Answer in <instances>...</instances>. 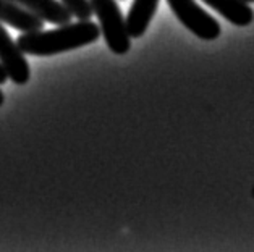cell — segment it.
Segmentation results:
<instances>
[{
  "mask_svg": "<svg viewBox=\"0 0 254 252\" xmlns=\"http://www.w3.org/2000/svg\"><path fill=\"white\" fill-rule=\"evenodd\" d=\"M99 38H101V28L96 23L91 20H79L78 23H66L51 31L39 29L23 33L16 39V44L24 55L51 57L89 46Z\"/></svg>",
  "mask_w": 254,
  "mask_h": 252,
  "instance_id": "obj_1",
  "label": "cell"
},
{
  "mask_svg": "<svg viewBox=\"0 0 254 252\" xmlns=\"http://www.w3.org/2000/svg\"><path fill=\"white\" fill-rule=\"evenodd\" d=\"M92 13L99 18L101 34L109 49L117 55H125L131 47V38L128 34L127 21L115 0H89Z\"/></svg>",
  "mask_w": 254,
  "mask_h": 252,
  "instance_id": "obj_2",
  "label": "cell"
},
{
  "mask_svg": "<svg viewBox=\"0 0 254 252\" xmlns=\"http://www.w3.org/2000/svg\"><path fill=\"white\" fill-rule=\"evenodd\" d=\"M169 7L188 31L202 41H214L220 36V24L214 16L196 3V0H167Z\"/></svg>",
  "mask_w": 254,
  "mask_h": 252,
  "instance_id": "obj_3",
  "label": "cell"
},
{
  "mask_svg": "<svg viewBox=\"0 0 254 252\" xmlns=\"http://www.w3.org/2000/svg\"><path fill=\"white\" fill-rule=\"evenodd\" d=\"M0 65L7 73L10 81L23 86L29 81V63L16 42L11 39L8 31L0 23Z\"/></svg>",
  "mask_w": 254,
  "mask_h": 252,
  "instance_id": "obj_4",
  "label": "cell"
},
{
  "mask_svg": "<svg viewBox=\"0 0 254 252\" xmlns=\"http://www.w3.org/2000/svg\"><path fill=\"white\" fill-rule=\"evenodd\" d=\"M0 23L15 28L21 33H31V31L44 29V21L31 11L24 10L11 0H0Z\"/></svg>",
  "mask_w": 254,
  "mask_h": 252,
  "instance_id": "obj_5",
  "label": "cell"
},
{
  "mask_svg": "<svg viewBox=\"0 0 254 252\" xmlns=\"http://www.w3.org/2000/svg\"><path fill=\"white\" fill-rule=\"evenodd\" d=\"M11 2L21 5L24 10L39 16L42 21L59 24V26L70 23L73 18L65 5L59 0H11Z\"/></svg>",
  "mask_w": 254,
  "mask_h": 252,
  "instance_id": "obj_6",
  "label": "cell"
},
{
  "mask_svg": "<svg viewBox=\"0 0 254 252\" xmlns=\"http://www.w3.org/2000/svg\"><path fill=\"white\" fill-rule=\"evenodd\" d=\"M159 7V0H134L127 15V29L129 38L138 39L149 28Z\"/></svg>",
  "mask_w": 254,
  "mask_h": 252,
  "instance_id": "obj_7",
  "label": "cell"
},
{
  "mask_svg": "<svg viewBox=\"0 0 254 252\" xmlns=\"http://www.w3.org/2000/svg\"><path fill=\"white\" fill-rule=\"evenodd\" d=\"M202 2L235 26H250L254 20V11L245 0H202Z\"/></svg>",
  "mask_w": 254,
  "mask_h": 252,
  "instance_id": "obj_8",
  "label": "cell"
},
{
  "mask_svg": "<svg viewBox=\"0 0 254 252\" xmlns=\"http://www.w3.org/2000/svg\"><path fill=\"white\" fill-rule=\"evenodd\" d=\"M60 2L78 20H91V16L94 15L89 0H60Z\"/></svg>",
  "mask_w": 254,
  "mask_h": 252,
  "instance_id": "obj_9",
  "label": "cell"
},
{
  "mask_svg": "<svg viewBox=\"0 0 254 252\" xmlns=\"http://www.w3.org/2000/svg\"><path fill=\"white\" fill-rule=\"evenodd\" d=\"M7 79H8L7 73H5V70L2 68V65H0V84H5V83H7Z\"/></svg>",
  "mask_w": 254,
  "mask_h": 252,
  "instance_id": "obj_10",
  "label": "cell"
},
{
  "mask_svg": "<svg viewBox=\"0 0 254 252\" xmlns=\"http://www.w3.org/2000/svg\"><path fill=\"white\" fill-rule=\"evenodd\" d=\"M3 101H5V97H3V92H2V91H0V107H2V105H3Z\"/></svg>",
  "mask_w": 254,
  "mask_h": 252,
  "instance_id": "obj_11",
  "label": "cell"
},
{
  "mask_svg": "<svg viewBox=\"0 0 254 252\" xmlns=\"http://www.w3.org/2000/svg\"><path fill=\"white\" fill-rule=\"evenodd\" d=\"M246 3H254V0H245Z\"/></svg>",
  "mask_w": 254,
  "mask_h": 252,
  "instance_id": "obj_12",
  "label": "cell"
}]
</instances>
